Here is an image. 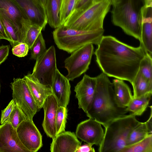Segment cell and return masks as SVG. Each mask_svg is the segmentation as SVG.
I'll list each match as a JSON object with an SVG mask.
<instances>
[{"label":"cell","instance_id":"6da1fadb","mask_svg":"<svg viewBox=\"0 0 152 152\" xmlns=\"http://www.w3.org/2000/svg\"><path fill=\"white\" fill-rule=\"evenodd\" d=\"M94 53L102 72L132 83L145 53L140 45L133 47L111 36H103Z\"/></svg>","mask_w":152,"mask_h":152},{"label":"cell","instance_id":"7a4b0ae2","mask_svg":"<svg viewBox=\"0 0 152 152\" xmlns=\"http://www.w3.org/2000/svg\"><path fill=\"white\" fill-rule=\"evenodd\" d=\"M102 72L96 77L97 82L94 96L86 113L89 118L94 119L104 127L110 121L126 115V108H121L115 98L113 83Z\"/></svg>","mask_w":152,"mask_h":152},{"label":"cell","instance_id":"3957f363","mask_svg":"<svg viewBox=\"0 0 152 152\" xmlns=\"http://www.w3.org/2000/svg\"><path fill=\"white\" fill-rule=\"evenodd\" d=\"M140 122L131 113L110 121L104 127V135L99 145V151L120 152L126 146L131 132Z\"/></svg>","mask_w":152,"mask_h":152},{"label":"cell","instance_id":"277c9868","mask_svg":"<svg viewBox=\"0 0 152 152\" xmlns=\"http://www.w3.org/2000/svg\"><path fill=\"white\" fill-rule=\"evenodd\" d=\"M140 0H121L113 6L112 21L115 26L121 28L126 34L141 39V10Z\"/></svg>","mask_w":152,"mask_h":152},{"label":"cell","instance_id":"5b68a950","mask_svg":"<svg viewBox=\"0 0 152 152\" xmlns=\"http://www.w3.org/2000/svg\"><path fill=\"white\" fill-rule=\"evenodd\" d=\"M104 31V29L95 31L78 30L61 25L55 28L53 34L57 47L71 53L88 44L98 45L103 36Z\"/></svg>","mask_w":152,"mask_h":152},{"label":"cell","instance_id":"8992f818","mask_svg":"<svg viewBox=\"0 0 152 152\" xmlns=\"http://www.w3.org/2000/svg\"><path fill=\"white\" fill-rule=\"evenodd\" d=\"M111 5L110 0L94 2L75 18L66 21L63 25L69 28L83 31L103 29L104 21Z\"/></svg>","mask_w":152,"mask_h":152},{"label":"cell","instance_id":"52a82bcc","mask_svg":"<svg viewBox=\"0 0 152 152\" xmlns=\"http://www.w3.org/2000/svg\"><path fill=\"white\" fill-rule=\"evenodd\" d=\"M12 99L21 110L26 119L33 121L39 110L27 83L22 78H14L11 83Z\"/></svg>","mask_w":152,"mask_h":152},{"label":"cell","instance_id":"ba28073f","mask_svg":"<svg viewBox=\"0 0 152 152\" xmlns=\"http://www.w3.org/2000/svg\"><path fill=\"white\" fill-rule=\"evenodd\" d=\"M93 45L89 44L80 48L65 60V67L68 71L66 77L69 81H73L88 69L94 52Z\"/></svg>","mask_w":152,"mask_h":152},{"label":"cell","instance_id":"9c48e42d","mask_svg":"<svg viewBox=\"0 0 152 152\" xmlns=\"http://www.w3.org/2000/svg\"><path fill=\"white\" fill-rule=\"evenodd\" d=\"M57 69L55 48L52 45L36 60L32 74L40 83L50 87Z\"/></svg>","mask_w":152,"mask_h":152},{"label":"cell","instance_id":"30bf717a","mask_svg":"<svg viewBox=\"0 0 152 152\" xmlns=\"http://www.w3.org/2000/svg\"><path fill=\"white\" fill-rule=\"evenodd\" d=\"M16 130L20 141L30 152H37L42 147V135L33 121H23Z\"/></svg>","mask_w":152,"mask_h":152},{"label":"cell","instance_id":"8fae6325","mask_svg":"<svg viewBox=\"0 0 152 152\" xmlns=\"http://www.w3.org/2000/svg\"><path fill=\"white\" fill-rule=\"evenodd\" d=\"M13 0L25 19L45 29L48 20L44 6L37 0Z\"/></svg>","mask_w":152,"mask_h":152},{"label":"cell","instance_id":"7c38bea8","mask_svg":"<svg viewBox=\"0 0 152 152\" xmlns=\"http://www.w3.org/2000/svg\"><path fill=\"white\" fill-rule=\"evenodd\" d=\"M101 125L94 119L89 118L77 125L75 135L77 138L86 143L99 146L104 135Z\"/></svg>","mask_w":152,"mask_h":152},{"label":"cell","instance_id":"4fadbf2b","mask_svg":"<svg viewBox=\"0 0 152 152\" xmlns=\"http://www.w3.org/2000/svg\"><path fill=\"white\" fill-rule=\"evenodd\" d=\"M0 152H30L22 143L9 122L0 125Z\"/></svg>","mask_w":152,"mask_h":152},{"label":"cell","instance_id":"5bb4252c","mask_svg":"<svg viewBox=\"0 0 152 152\" xmlns=\"http://www.w3.org/2000/svg\"><path fill=\"white\" fill-rule=\"evenodd\" d=\"M96 77L85 74L75 87V96L78 100L79 108L86 113L92 101L96 85Z\"/></svg>","mask_w":152,"mask_h":152},{"label":"cell","instance_id":"9a60e30c","mask_svg":"<svg viewBox=\"0 0 152 152\" xmlns=\"http://www.w3.org/2000/svg\"><path fill=\"white\" fill-rule=\"evenodd\" d=\"M58 106L57 102L52 94L46 99L42 106L44 116L42 126L47 136L52 139L56 136V120Z\"/></svg>","mask_w":152,"mask_h":152},{"label":"cell","instance_id":"2e32d148","mask_svg":"<svg viewBox=\"0 0 152 152\" xmlns=\"http://www.w3.org/2000/svg\"><path fill=\"white\" fill-rule=\"evenodd\" d=\"M69 81L57 69L50 88L59 106L66 107L68 104L71 93Z\"/></svg>","mask_w":152,"mask_h":152},{"label":"cell","instance_id":"e0dca14e","mask_svg":"<svg viewBox=\"0 0 152 152\" xmlns=\"http://www.w3.org/2000/svg\"><path fill=\"white\" fill-rule=\"evenodd\" d=\"M141 31L140 45L145 53L152 55V7L143 6L141 10Z\"/></svg>","mask_w":152,"mask_h":152},{"label":"cell","instance_id":"ac0fdd59","mask_svg":"<svg viewBox=\"0 0 152 152\" xmlns=\"http://www.w3.org/2000/svg\"><path fill=\"white\" fill-rule=\"evenodd\" d=\"M52 139L51 152H76L81 145L74 132L70 131L62 132Z\"/></svg>","mask_w":152,"mask_h":152},{"label":"cell","instance_id":"d6986e66","mask_svg":"<svg viewBox=\"0 0 152 152\" xmlns=\"http://www.w3.org/2000/svg\"><path fill=\"white\" fill-rule=\"evenodd\" d=\"M40 110L46 99L52 94L50 87L40 83L32 74L28 73L23 77Z\"/></svg>","mask_w":152,"mask_h":152},{"label":"cell","instance_id":"ffe728a7","mask_svg":"<svg viewBox=\"0 0 152 152\" xmlns=\"http://www.w3.org/2000/svg\"><path fill=\"white\" fill-rule=\"evenodd\" d=\"M0 13L20 32L21 21L24 18L20 9L13 0H0Z\"/></svg>","mask_w":152,"mask_h":152},{"label":"cell","instance_id":"44dd1931","mask_svg":"<svg viewBox=\"0 0 152 152\" xmlns=\"http://www.w3.org/2000/svg\"><path fill=\"white\" fill-rule=\"evenodd\" d=\"M115 102L121 108H126L133 98L131 91L123 80L115 79L113 82Z\"/></svg>","mask_w":152,"mask_h":152},{"label":"cell","instance_id":"7402d4cb","mask_svg":"<svg viewBox=\"0 0 152 152\" xmlns=\"http://www.w3.org/2000/svg\"><path fill=\"white\" fill-rule=\"evenodd\" d=\"M42 28L23 18L21 23L20 34L21 42L27 44L31 50L33 44Z\"/></svg>","mask_w":152,"mask_h":152},{"label":"cell","instance_id":"603a6c76","mask_svg":"<svg viewBox=\"0 0 152 152\" xmlns=\"http://www.w3.org/2000/svg\"><path fill=\"white\" fill-rule=\"evenodd\" d=\"M150 107L151 114L148 120L145 122H140L133 129L127 138L126 146L135 144L144 139L148 134L152 133V107Z\"/></svg>","mask_w":152,"mask_h":152},{"label":"cell","instance_id":"cb8c5ba5","mask_svg":"<svg viewBox=\"0 0 152 152\" xmlns=\"http://www.w3.org/2000/svg\"><path fill=\"white\" fill-rule=\"evenodd\" d=\"M61 0H46L45 5L48 23L52 28L60 26L59 14Z\"/></svg>","mask_w":152,"mask_h":152},{"label":"cell","instance_id":"d4e9b609","mask_svg":"<svg viewBox=\"0 0 152 152\" xmlns=\"http://www.w3.org/2000/svg\"><path fill=\"white\" fill-rule=\"evenodd\" d=\"M152 92L148 93L138 98H133L126 108L127 111L136 116L141 115L149 104Z\"/></svg>","mask_w":152,"mask_h":152},{"label":"cell","instance_id":"484cf974","mask_svg":"<svg viewBox=\"0 0 152 152\" xmlns=\"http://www.w3.org/2000/svg\"><path fill=\"white\" fill-rule=\"evenodd\" d=\"M133 89V98H138L152 92V83L140 75H137L131 84Z\"/></svg>","mask_w":152,"mask_h":152},{"label":"cell","instance_id":"4316f807","mask_svg":"<svg viewBox=\"0 0 152 152\" xmlns=\"http://www.w3.org/2000/svg\"><path fill=\"white\" fill-rule=\"evenodd\" d=\"M120 152H152V133L135 144L125 146Z\"/></svg>","mask_w":152,"mask_h":152},{"label":"cell","instance_id":"83f0119b","mask_svg":"<svg viewBox=\"0 0 152 152\" xmlns=\"http://www.w3.org/2000/svg\"><path fill=\"white\" fill-rule=\"evenodd\" d=\"M0 19L6 32L11 40L12 47L21 43L20 31L7 19L0 13Z\"/></svg>","mask_w":152,"mask_h":152},{"label":"cell","instance_id":"f1b7e54d","mask_svg":"<svg viewBox=\"0 0 152 152\" xmlns=\"http://www.w3.org/2000/svg\"><path fill=\"white\" fill-rule=\"evenodd\" d=\"M77 0H61L59 14L61 26L63 25L74 11Z\"/></svg>","mask_w":152,"mask_h":152},{"label":"cell","instance_id":"f546056e","mask_svg":"<svg viewBox=\"0 0 152 152\" xmlns=\"http://www.w3.org/2000/svg\"><path fill=\"white\" fill-rule=\"evenodd\" d=\"M137 74L152 83V56L145 53L140 62Z\"/></svg>","mask_w":152,"mask_h":152},{"label":"cell","instance_id":"4dcf8cb0","mask_svg":"<svg viewBox=\"0 0 152 152\" xmlns=\"http://www.w3.org/2000/svg\"><path fill=\"white\" fill-rule=\"evenodd\" d=\"M45 40L42 32L34 41L31 50V59L36 60L46 51Z\"/></svg>","mask_w":152,"mask_h":152},{"label":"cell","instance_id":"1f68e13d","mask_svg":"<svg viewBox=\"0 0 152 152\" xmlns=\"http://www.w3.org/2000/svg\"><path fill=\"white\" fill-rule=\"evenodd\" d=\"M68 110L66 107L59 106L57 111L56 125V136L65 131Z\"/></svg>","mask_w":152,"mask_h":152},{"label":"cell","instance_id":"d6a6232c","mask_svg":"<svg viewBox=\"0 0 152 152\" xmlns=\"http://www.w3.org/2000/svg\"><path fill=\"white\" fill-rule=\"evenodd\" d=\"M27 120L18 106L15 104L7 122L10 123L15 129L23 121ZM28 120V119H27Z\"/></svg>","mask_w":152,"mask_h":152},{"label":"cell","instance_id":"836d02e7","mask_svg":"<svg viewBox=\"0 0 152 152\" xmlns=\"http://www.w3.org/2000/svg\"><path fill=\"white\" fill-rule=\"evenodd\" d=\"M94 3V0H77L74 11L66 21L75 18L90 6Z\"/></svg>","mask_w":152,"mask_h":152},{"label":"cell","instance_id":"e575fe53","mask_svg":"<svg viewBox=\"0 0 152 152\" xmlns=\"http://www.w3.org/2000/svg\"><path fill=\"white\" fill-rule=\"evenodd\" d=\"M29 50L27 44L21 42L12 47V51L14 55L19 57H22L27 55Z\"/></svg>","mask_w":152,"mask_h":152},{"label":"cell","instance_id":"d590c367","mask_svg":"<svg viewBox=\"0 0 152 152\" xmlns=\"http://www.w3.org/2000/svg\"><path fill=\"white\" fill-rule=\"evenodd\" d=\"M15 105L14 101L12 99L6 107L1 110L0 122L1 124H2L7 122Z\"/></svg>","mask_w":152,"mask_h":152},{"label":"cell","instance_id":"8d00e7d4","mask_svg":"<svg viewBox=\"0 0 152 152\" xmlns=\"http://www.w3.org/2000/svg\"><path fill=\"white\" fill-rule=\"evenodd\" d=\"M10 49L9 45H2L0 46V65L7 58Z\"/></svg>","mask_w":152,"mask_h":152},{"label":"cell","instance_id":"74e56055","mask_svg":"<svg viewBox=\"0 0 152 152\" xmlns=\"http://www.w3.org/2000/svg\"><path fill=\"white\" fill-rule=\"evenodd\" d=\"M92 146V145L87 143L85 144L81 145L76 152H95V149Z\"/></svg>","mask_w":152,"mask_h":152},{"label":"cell","instance_id":"f35d334b","mask_svg":"<svg viewBox=\"0 0 152 152\" xmlns=\"http://www.w3.org/2000/svg\"><path fill=\"white\" fill-rule=\"evenodd\" d=\"M0 39H4L9 41L10 43L11 40L8 36L2 23L0 19Z\"/></svg>","mask_w":152,"mask_h":152},{"label":"cell","instance_id":"ab89813d","mask_svg":"<svg viewBox=\"0 0 152 152\" xmlns=\"http://www.w3.org/2000/svg\"><path fill=\"white\" fill-rule=\"evenodd\" d=\"M143 6L152 7V0H140Z\"/></svg>","mask_w":152,"mask_h":152},{"label":"cell","instance_id":"60d3db41","mask_svg":"<svg viewBox=\"0 0 152 152\" xmlns=\"http://www.w3.org/2000/svg\"><path fill=\"white\" fill-rule=\"evenodd\" d=\"M121 0H110L111 5L113 6L119 3Z\"/></svg>","mask_w":152,"mask_h":152},{"label":"cell","instance_id":"b9f144b4","mask_svg":"<svg viewBox=\"0 0 152 152\" xmlns=\"http://www.w3.org/2000/svg\"><path fill=\"white\" fill-rule=\"evenodd\" d=\"M40 4L44 6L45 7V4L46 0H37Z\"/></svg>","mask_w":152,"mask_h":152},{"label":"cell","instance_id":"7bdbcfd3","mask_svg":"<svg viewBox=\"0 0 152 152\" xmlns=\"http://www.w3.org/2000/svg\"><path fill=\"white\" fill-rule=\"evenodd\" d=\"M99 0H94V2H95V1H99Z\"/></svg>","mask_w":152,"mask_h":152},{"label":"cell","instance_id":"ee69618b","mask_svg":"<svg viewBox=\"0 0 152 152\" xmlns=\"http://www.w3.org/2000/svg\"><path fill=\"white\" fill-rule=\"evenodd\" d=\"M1 82L0 81V92H1Z\"/></svg>","mask_w":152,"mask_h":152}]
</instances>
